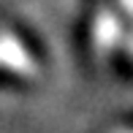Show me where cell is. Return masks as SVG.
Returning a JSON list of instances; mask_svg holds the SVG:
<instances>
[{
	"label": "cell",
	"mask_w": 133,
	"mask_h": 133,
	"mask_svg": "<svg viewBox=\"0 0 133 133\" xmlns=\"http://www.w3.org/2000/svg\"><path fill=\"white\" fill-rule=\"evenodd\" d=\"M0 68L11 71L16 76H25V79H33L38 76V63L35 57L27 52V46L16 38L8 30H0Z\"/></svg>",
	"instance_id": "6da1fadb"
},
{
	"label": "cell",
	"mask_w": 133,
	"mask_h": 133,
	"mask_svg": "<svg viewBox=\"0 0 133 133\" xmlns=\"http://www.w3.org/2000/svg\"><path fill=\"white\" fill-rule=\"evenodd\" d=\"M122 44V22L109 8H101L92 22V49L98 57H109Z\"/></svg>",
	"instance_id": "7a4b0ae2"
},
{
	"label": "cell",
	"mask_w": 133,
	"mask_h": 133,
	"mask_svg": "<svg viewBox=\"0 0 133 133\" xmlns=\"http://www.w3.org/2000/svg\"><path fill=\"white\" fill-rule=\"evenodd\" d=\"M119 3H122V8H125V14H128L130 19H133V0H119Z\"/></svg>",
	"instance_id": "3957f363"
},
{
	"label": "cell",
	"mask_w": 133,
	"mask_h": 133,
	"mask_svg": "<svg viewBox=\"0 0 133 133\" xmlns=\"http://www.w3.org/2000/svg\"><path fill=\"white\" fill-rule=\"evenodd\" d=\"M114 133H128V130H125V128H119V130H114Z\"/></svg>",
	"instance_id": "277c9868"
}]
</instances>
